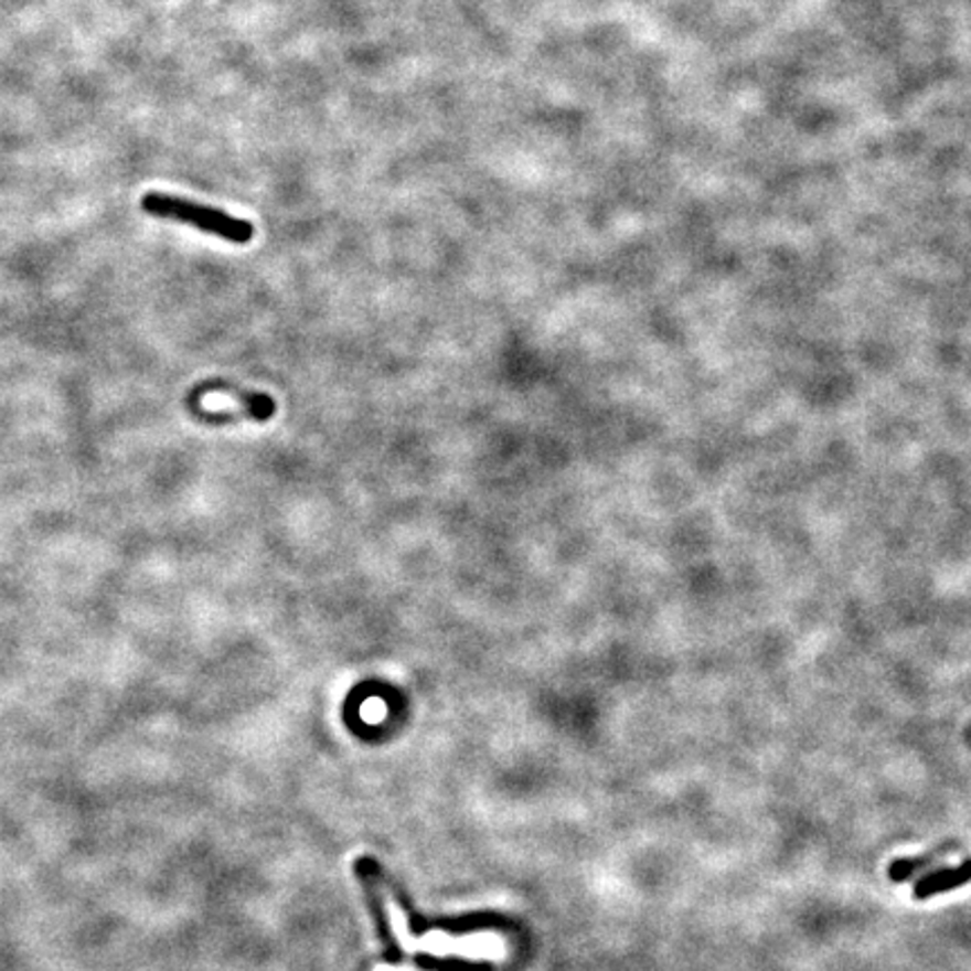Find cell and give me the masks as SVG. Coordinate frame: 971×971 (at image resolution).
<instances>
[{
    "instance_id": "cell-1",
    "label": "cell",
    "mask_w": 971,
    "mask_h": 971,
    "mask_svg": "<svg viewBox=\"0 0 971 971\" xmlns=\"http://www.w3.org/2000/svg\"><path fill=\"white\" fill-rule=\"evenodd\" d=\"M142 210L151 216H158V218H169V221L192 225L201 232H207V234H214V236L225 238L230 243H236V246H246V243H250L255 236L253 223L230 216L223 210L199 205V203H192L188 199H178L171 194H160V192L145 194Z\"/></svg>"
},
{
    "instance_id": "cell-2",
    "label": "cell",
    "mask_w": 971,
    "mask_h": 971,
    "mask_svg": "<svg viewBox=\"0 0 971 971\" xmlns=\"http://www.w3.org/2000/svg\"><path fill=\"white\" fill-rule=\"evenodd\" d=\"M385 908H387V918L394 927L398 942L407 951H428L435 956H466V958H491V960L504 958L506 945L495 933H474V936H466V938H450L448 933L435 931V933H425V936H414L409 931V922L403 914V908L398 906V901L392 895L385 897Z\"/></svg>"
},
{
    "instance_id": "cell-3",
    "label": "cell",
    "mask_w": 971,
    "mask_h": 971,
    "mask_svg": "<svg viewBox=\"0 0 971 971\" xmlns=\"http://www.w3.org/2000/svg\"><path fill=\"white\" fill-rule=\"evenodd\" d=\"M971 882V860H964L960 866L956 868H945V871H936L931 875H925L922 879L916 882L914 886V897L916 899H929L933 895L947 893V890H956L964 884Z\"/></svg>"
},
{
    "instance_id": "cell-4",
    "label": "cell",
    "mask_w": 971,
    "mask_h": 971,
    "mask_svg": "<svg viewBox=\"0 0 971 971\" xmlns=\"http://www.w3.org/2000/svg\"><path fill=\"white\" fill-rule=\"evenodd\" d=\"M953 850V845H940L938 850H931V853L922 855V857H910V860H895L888 868V877L893 882H906L908 877H914L916 873L925 871L927 866H931L933 862L947 857Z\"/></svg>"
}]
</instances>
